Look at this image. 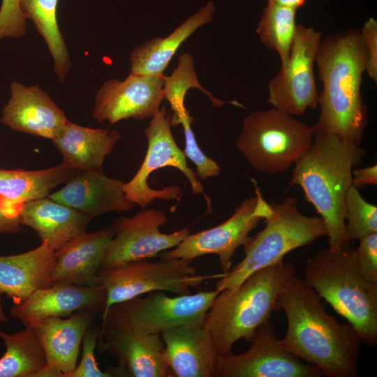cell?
<instances>
[{"instance_id": "cell-1", "label": "cell", "mask_w": 377, "mask_h": 377, "mask_svg": "<svg viewBox=\"0 0 377 377\" xmlns=\"http://www.w3.org/2000/svg\"><path fill=\"white\" fill-rule=\"evenodd\" d=\"M279 304L288 327L284 348L316 366L328 377H357L362 341L348 323L341 324L327 313L321 298L297 275L283 289Z\"/></svg>"}, {"instance_id": "cell-2", "label": "cell", "mask_w": 377, "mask_h": 377, "mask_svg": "<svg viewBox=\"0 0 377 377\" xmlns=\"http://www.w3.org/2000/svg\"><path fill=\"white\" fill-rule=\"evenodd\" d=\"M315 64L323 84L320 116L312 126L315 135H332L360 145L368 122L361 95L367 54L360 32L344 31L321 40Z\"/></svg>"}, {"instance_id": "cell-3", "label": "cell", "mask_w": 377, "mask_h": 377, "mask_svg": "<svg viewBox=\"0 0 377 377\" xmlns=\"http://www.w3.org/2000/svg\"><path fill=\"white\" fill-rule=\"evenodd\" d=\"M365 154L360 145L332 135L316 134L310 147L294 164L288 188H302L325 223L330 249L350 245L345 230V199L353 168Z\"/></svg>"}, {"instance_id": "cell-4", "label": "cell", "mask_w": 377, "mask_h": 377, "mask_svg": "<svg viewBox=\"0 0 377 377\" xmlns=\"http://www.w3.org/2000/svg\"><path fill=\"white\" fill-rule=\"evenodd\" d=\"M296 275L294 265L282 260L254 272L235 287L220 291L203 321L219 357L232 353L233 345L241 339L250 342L272 313L281 310L280 295Z\"/></svg>"}, {"instance_id": "cell-5", "label": "cell", "mask_w": 377, "mask_h": 377, "mask_svg": "<svg viewBox=\"0 0 377 377\" xmlns=\"http://www.w3.org/2000/svg\"><path fill=\"white\" fill-rule=\"evenodd\" d=\"M350 245L325 249L306 260L304 280L346 318L362 342L377 344V283L360 273Z\"/></svg>"}, {"instance_id": "cell-6", "label": "cell", "mask_w": 377, "mask_h": 377, "mask_svg": "<svg viewBox=\"0 0 377 377\" xmlns=\"http://www.w3.org/2000/svg\"><path fill=\"white\" fill-rule=\"evenodd\" d=\"M269 205L272 212L263 220L265 228L244 246V258L219 279L215 289L235 287L254 272L283 260L288 253L327 235L321 217L301 213L295 198L287 196Z\"/></svg>"}, {"instance_id": "cell-7", "label": "cell", "mask_w": 377, "mask_h": 377, "mask_svg": "<svg viewBox=\"0 0 377 377\" xmlns=\"http://www.w3.org/2000/svg\"><path fill=\"white\" fill-rule=\"evenodd\" d=\"M314 136L313 126L273 108L251 112L243 119L236 147L254 170L274 175L294 165Z\"/></svg>"}, {"instance_id": "cell-8", "label": "cell", "mask_w": 377, "mask_h": 377, "mask_svg": "<svg viewBox=\"0 0 377 377\" xmlns=\"http://www.w3.org/2000/svg\"><path fill=\"white\" fill-rule=\"evenodd\" d=\"M191 260L143 259L112 268L101 267L97 283L105 290V313L112 305L154 291L170 292L175 295L191 293L210 279H219L225 273L204 275L197 272Z\"/></svg>"}, {"instance_id": "cell-9", "label": "cell", "mask_w": 377, "mask_h": 377, "mask_svg": "<svg viewBox=\"0 0 377 377\" xmlns=\"http://www.w3.org/2000/svg\"><path fill=\"white\" fill-rule=\"evenodd\" d=\"M219 293L214 289L170 297L164 291L151 292L112 305L102 313L101 325L161 335L182 325L203 323Z\"/></svg>"}, {"instance_id": "cell-10", "label": "cell", "mask_w": 377, "mask_h": 377, "mask_svg": "<svg viewBox=\"0 0 377 377\" xmlns=\"http://www.w3.org/2000/svg\"><path fill=\"white\" fill-rule=\"evenodd\" d=\"M170 115L165 107H161L151 118L144 131L147 142L145 158L134 177L124 183V191L128 200L146 207L155 199L179 200L182 189L170 186L162 189L151 188L147 179L151 172L163 167H172L180 170L186 177L193 194H202L207 202V211L212 212L211 199L205 194L204 187L198 180L195 172L186 163L184 152L177 146L171 131Z\"/></svg>"}, {"instance_id": "cell-11", "label": "cell", "mask_w": 377, "mask_h": 377, "mask_svg": "<svg viewBox=\"0 0 377 377\" xmlns=\"http://www.w3.org/2000/svg\"><path fill=\"white\" fill-rule=\"evenodd\" d=\"M251 181L256 195L245 199L228 219L214 228L188 235L173 249L161 253L160 257L193 260L205 255L215 254L219 257L222 272H228L237 249L250 241L249 233L272 212L257 182L253 179Z\"/></svg>"}, {"instance_id": "cell-12", "label": "cell", "mask_w": 377, "mask_h": 377, "mask_svg": "<svg viewBox=\"0 0 377 377\" xmlns=\"http://www.w3.org/2000/svg\"><path fill=\"white\" fill-rule=\"evenodd\" d=\"M322 40L321 32L297 25L287 61L268 83L267 102L293 117L304 115L318 105L313 66Z\"/></svg>"}, {"instance_id": "cell-13", "label": "cell", "mask_w": 377, "mask_h": 377, "mask_svg": "<svg viewBox=\"0 0 377 377\" xmlns=\"http://www.w3.org/2000/svg\"><path fill=\"white\" fill-rule=\"evenodd\" d=\"M246 352L219 357L215 377H320L316 366L288 351L269 320L256 330Z\"/></svg>"}, {"instance_id": "cell-14", "label": "cell", "mask_w": 377, "mask_h": 377, "mask_svg": "<svg viewBox=\"0 0 377 377\" xmlns=\"http://www.w3.org/2000/svg\"><path fill=\"white\" fill-rule=\"evenodd\" d=\"M168 221L160 209H142L131 217L122 216L112 224L114 236L103 257L102 268H112L128 263L150 259L177 246L188 235L184 228L172 233L160 232Z\"/></svg>"}, {"instance_id": "cell-15", "label": "cell", "mask_w": 377, "mask_h": 377, "mask_svg": "<svg viewBox=\"0 0 377 377\" xmlns=\"http://www.w3.org/2000/svg\"><path fill=\"white\" fill-rule=\"evenodd\" d=\"M164 76L131 73L124 80H109L98 89L92 116L110 125L129 118H152L164 99Z\"/></svg>"}, {"instance_id": "cell-16", "label": "cell", "mask_w": 377, "mask_h": 377, "mask_svg": "<svg viewBox=\"0 0 377 377\" xmlns=\"http://www.w3.org/2000/svg\"><path fill=\"white\" fill-rule=\"evenodd\" d=\"M97 346L117 360L119 376L175 377L165 362L160 334L101 325Z\"/></svg>"}, {"instance_id": "cell-17", "label": "cell", "mask_w": 377, "mask_h": 377, "mask_svg": "<svg viewBox=\"0 0 377 377\" xmlns=\"http://www.w3.org/2000/svg\"><path fill=\"white\" fill-rule=\"evenodd\" d=\"M99 313L79 311L69 318L49 317L26 325L34 330L44 350L46 364L35 377H69L77 366L87 330Z\"/></svg>"}, {"instance_id": "cell-18", "label": "cell", "mask_w": 377, "mask_h": 377, "mask_svg": "<svg viewBox=\"0 0 377 377\" xmlns=\"http://www.w3.org/2000/svg\"><path fill=\"white\" fill-rule=\"evenodd\" d=\"M105 303L106 293L100 285L57 283L36 290L23 302L15 304L10 315L26 326L79 311L91 310L102 314Z\"/></svg>"}, {"instance_id": "cell-19", "label": "cell", "mask_w": 377, "mask_h": 377, "mask_svg": "<svg viewBox=\"0 0 377 377\" xmlns=\"http://www.w3.org/2000/svg\"><path fill=\"white\" fill-rule=\"evenodd\" d=\"M10 90L1 121L11 129L52 140L68 120L39 86L27 87L13 81Z\"/></svg>"}, {"instance_id": "cell-20", "label": "cell", "mask_w": 377, "mask_h": 377, "mask_svg": "<svg viewBox=\"0 0 377 377\" xmlns=\"http://www.w3.org/2000/svg\"><path fill=\"white\" fill-rule=\"evenodd\" d=\"M124 186L122 181L107 176L103 170L79 171L48 197L92 219L105 213L129 212L134 208L125 195Z\"/></svg>"}, {"instance_id": "cell-21", "label": "cell", "mask_w": 377, "mask_h": 377, "mask_svg": "<svg viewBox=\"0 0 377 377\" xmlns=\"http://www.w3.org/2000/svg\"><path fill=\"white\" fill-rule=\"evenodd\" d=\"M164 358L175 377H215L219 356L203 323L163 332Z\"/></svg>"}, {"instance_id": "cell-22", "label": "cell", "mask_w": 377, "mask_h": 377, "mask_svg": "<svg viewBox=\"0 0 377 377\" xmlns=\"http://www.w3.org/2000/svg\"><path fill=\"white\" fill-rule=\"evenodd\" d=\"M114 236L111 225L94 232H84L57 251L52 284L98 285L97 272Z\"/></svg>"}, {"instance_id": "cell-23", "label": "cell", "mask_w": 377, "mask_h": 377, "mask_svg": "<svg viewBox=\"0 0 377 377\" xmlns=\"http://www.w3.org/2000/svg\"><path fill=\"white\" fill-rule=\"evenodd\" d=\"M56 251L45 242L17 255L0 256V291L19 304L34 291L52 285Z\"/></svg>"}, {"instance_id": "cell-24", "label": "cell", "mask_w": 377, "mask_h": 377, "mask_svg": "<svg viewBox=\"0 0 377 377\" xmlns=\"http://www.w3.org/2000/svg\"><path fill=\"white\" fill-rule=\"evenodd\" d=\"M18 219L20 224L34 230L41 242L55 251L86 232L91 218L48 196L24 203Z\"/></svg>"}, {"instance_id": "cell-25", "label": "cell", "mask_w": 377, "mask_h": 377, "mask_svg": "<svg viewBox=\"0 0 377 377\" xmlns=\"http://www.w3.org/2000/svg\"><path fill=\"white\" fill-rule=\"evenodd\" d=\"M121 139L115 130L91 128L68 120L52 140L64 165L78 171L103 170L105 157Z\"/></svg>"}, {"instance_id": "cell-26", "label": "cell", "mask_w": 377, "mask_h": 377, "mask_svg": "<svg viewBox=\"0 0 377 377\" xmlns=\"http://www.w3.org/2000/svg\"><path fill=\"white\" fill-rule=\"evenodd\" d=\"M78 172L63 163L39 170L0 169V206L10 216L18 218L24 203L47 197Z\"/></svg>"}, {"instance_id": "cell-27", "label": "cell", "mask_w": 377, "mask_h": 377, "mask_svg": "<svg viewBox=\"0 0 377 377\" xmlns=\"http://www.w3.org/2000/svg\"><path fill=\"white\" fill-rule=\"evenodd\" d=\"M215 12L212 0L198 10L165 38L155 37L135 47L131 54V73L161 75L179 46L199 27L210 22Z\"/></svg>"}, {"instance_id": "cell-28", "label": "cell", "mask_w": 377, "mask_h": 377, "mask_svg": "<svg viewBox=\"0 0 377 377\" xmlns=\"http://www.w3.org/2000/svg\"><path fill=\"white\" fill-rule=\"evenodd\" d=\"M59 0H21V8L27 20L30 19L45 41L53 60V70L64 82L71 69L67 46L57 18Z\"/></svg>"}, {"instance_id": "cell-29", "label": "cell", "mask_w": 377, "mask_h": 377, "mask_svg": "<svg viewBox=\"0 0 377 377\" xmlns=\"http://www.w3.org/2000/svg\"><path fill=\"white\" fill-rule=\"evenodd\" d=\"M6 352L0 358V377H35L46 364L43 347L31 327L15 334L0 328Z\"/></svg>"}, {"instance_id": "cell-30", "label": "cell", "mask_w": 377, "mask_h": 377, "mask_svg": "<svg viewBox=\"0 0 377 377\" xmlns=\"http://www.w3.org/2000/svg\"><path fill=\"white\" fill-rule=\"evenodd\" d=\"M297 9L267 3L256 32L267 48L275 51L284 64L289 57L297 29Z\"/></svg>"}, {"instance_id": "cell-31", "label": "cell", "mask_w": 377, "mask_h": 377, "mask_svg": "<svg viewBox=\"0 0 377 377\" xmlns=\"http://www.w3.org/2000/svg\"><path fill=\"white\" fill-rule=\"evenodd\" d=\"M191 88H197L205 93L211 100L214 107H221L225 103L244 108V106L237 101H222L214 97L210 92L205 89L200 84L194 67V59L187 52L182 54L178 59L177 68L170 76H164L163 93L174 112L184 105V98L186 92Z\"/></svg>"}, {"instance_id": "cell-32", "label": "cell", "mask_w": 377, "mask_h": 377, "mask_svg": "<svg viewBox=\"0 0 377 377\" xmlns=\"http://www.w3.org/2000/svg\"><path fill=\"white\" fill-rule=\"evenodd\" d=\"M345 230L349 242L377 232V207L364 200L353 184L345 199Z\"/></svg>"}, {"instance_id": "cell-33", "label": "cell", "mask_w": 377, "mask_h": 377, "mask_svg": "<svg viewBox=\"0 0 377 377\" xmlns=\"http://www.w3.org/2000/svg\"><path fill=\"white\" fill-rule=\"evenodd\" d=\"M100 328L92 324L86 331L82 339V351L80 362L69 377H112L117 376L114 367L105 371L98 367L95 350L98 345Z\"/></svg>"}, {"instance_id": "cell-34", "label": "cell", "mask_w": 377, "mask_h": 377, "mask_svg": "<svg viewBox=\"0 0 377 377\" xmlns=\"http://www.w3.org/2000/svg\"><path fill=\"white\" fill-rule=\"evenodd\" d=\"M21 0H1L0 7V40L5 38H17L27 30V18L20 4Z\"/></svg>"}, {"instance_id": "cell-35", "label": "cell", "mask_w": 377, "mask_h": 377, "mask_svg": "<svg viewBox=\"0 0 377 377\" xmlns=\"http://www.w3.org/2000/svg\"><path fill=\"white\" fill-rule=\"evenodd\" d=\"M358 240L359 245L354 250L358 269L367 281L377 283V232Z\"/></svg>"}, {"instance_id": "cell-36", "label": "cell", "mask_w": 377, "mask_h": 377, "mask_svg": "<svg viewBox=\"0 0 377 377\" xmlns=\"http://www.w3.org/2000/svg\"><path fill=\"white\" fill-rule=\"evenodd\" d=\"M360 35L367 54L366 71L377 83V21L370 17L363 24Z\"/></svg>"}, {"instance_id": "cell-37", "label": "cell", "mask_w": 377, "mask_h": 377, "mask_svg": "<svg viewBox=\"0 0 377 377\" xmlns=\"http://www.w3.org/2000/svg\"><path fill=\"white\" fill-rule=\"evenodd\" d=\"M352 184L356 188L365 185L377 184V165L353 169L352 174Z\"/></svg>"}, {"instance_id": "cell-38", "label": "cell", "mask_w": 377, "mask_h": 377, "mask_svg": "<svg viewBox=\"0 0 377 377\" xmlns=\"http://www.w3.org/2000/svg\"><path fill=\"white\" fill-rule=\"evenodd\" d=\"M20 226L18 218L10 216L0 206V235L18 233Z\"/></svg>"}, {"instance_id": "cell-39", "label": "cell", "mask_w": 377, "mask_h": 377, "mask_svg": "<svg viewBox=\"0 0 377 377\" xmlns=\"http://www.w3.org/2000/svg\"><path fill=\"white\" fill-rule=\"evenodd\" d=\"M305 2L306 0H267V3L296 9L302 7Z\"/></svg>"}, {"instance_id": "cell-40", "label": "cell", "mask_w": 377, "mask_h": 377, "mask_svg": "<svg viewBox=\"0 0 377 377\" xmlns=\"http://www.w3.org/2000/svg\"><path fill=\"white\" fill-rule=\"evenodd\" d=\"M2 294L3 293L0 291V322H6L7 320V317L6 316V313L3 311V306H2Z\"/></svg>"}]
</instances>
